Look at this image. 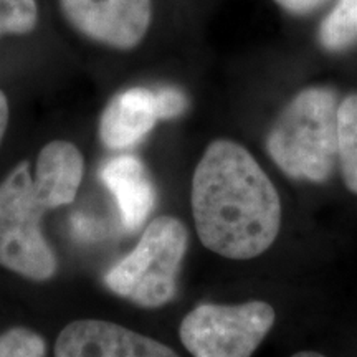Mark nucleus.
<instances>
[{
    "mask_svg": "<svg viewBox=\"0 0 357 357\" xmlns=\"http://www.w3.org/2000/svg\"><path fill=\"white\" fill-rule=\"evenodd\" d=\"M192 212L204 247L230 260H250L273 245L281 202L255 158L229 139L208 144L192 178Z\"/></svg>",
    "mask_w": 357,
    "mask_h": 357,
    "instance_id": "f257e3e1",
    "label": "nucleus"
},
{
    "mask_svg": "<svg viewBox=\"0 0 357 357\" xmlns=\"http://www.w3.org/2000/svg\"><path fill=\"white\" fill-rule=\"evenodd\" d=\"M83 172L78 149L48 142L38 154L35 176L29 162H20L0 182V265L33 281L55 275L56 257L42 234V218L73 202Z\"/></svg>",
    "mask_w": 357,
    "mask_h": 357,
    "instance_id": "f03ea898",
    "label": "nucleus"
},
{
    "mask_svg": "<svg viewBox=\"0 0 357 357\" xmlns=\"http://www.w3.org/2000/svg\"><path fill=\"white\" fill-rule=\"evenodd\" d=\"M337 111L333 89L298 93L268 134V153L276 166L293 178L324 182L337 162Z\"/></svg>",
    "mask_w": 357,
    "mask_h": 357,
    "instance_id": "7ed1b4c3",
    "label": "nucleus"
},
{
    "mask_svg": "<svg viewBox=\"0 0 357 357\" xmlns=\"http://www.w3.org/2000/svg\"><path fill=\"white\" fill-rule=\"evenodd\" d=\"M187 245L189 235L181 220L154 218L132 252L106 273V287L137 306H164L176 294Z\"/></svg>",
    "mask_w": 357,
    "mask_h": 357,
    "instance_id": "20e7f679",
    "label": "nucleus"
},
{
    "mask_svg": "<svg viewBox=\"0 0 357 357\" xmlns=\"http://www.w3.org/2000/svg\"><path fill=\"white\" fill-rule=\"evenodd\" d=\"M275 319V310L265 301L199 305L182 321L178 334L194 357H252Z\"/></svg>",
    "mask_w": 357,
    "mask_h": 357,
    "instance_id": "39448f33",
    "label": "nucleus"
},
{
    "mask_svg": "<svg viewBox=\"0 0 357 357\" xmlns=\"http://www.w3.org/2000/svg\"><path fill=\"white\" fill-rule=\"evenodd\" d=\"M60 8L75 30L118 50L137 47L153 19L151 0H60Z\"/></svg>",
    "mask_w": 357,
    "mask_h": 357,
    "instance_id": "423d86ee",
    "label": "nucleus"
},
{
    "mask_svg": "<svg viewBox=\"0 0 357 357\" xmlns=\"http://www.w3.org/2000/svg\"><path fill=\"white\" fill-rule=\"evenodd\" d=\"M55 357H178L171 347L111 321L78 319L65 326Z\"/></svg>",
    "mask_w": 357,
    "mask_h": 357,
    "instance_id": "0eeeda50",
    "label": "nucleus"
},
{
    "mask_svg": "<svg viewBox=\"0 0 357 357\" xmlns=\"http://www.w3.org/2000/svg\"><path fill=\"white\" fill-rule=\"evenodd\" d=\"M159 119L154 89H126L116 95L102 111L101 142L109 149H126L147 136Z\"/></svg>",
    "mask_w": 357,
    "mask_h": 357,
    "instance_id": "6e6552de",
    "label": "nucleus"
},
{
    "mask_svg": "<svg viewBox=\"0 0 357 357\" xmlns=\"http://www.w3.org/2000/svg\"><path fill=\"white\" fill-rule=\"evenodd\" d=\"M100 177L113 194L124 229H139L155 205V189L144 164L134 155H118L102 164Z\"/></svg>",
    "mask_w": 357,
    "mask_h": 357,
    "instance_id": "1a4fd4ad",
    "label": "nucleus"
},
{
    "mask_svg": "<svg viewBox=\"0 0 357 357\" xmlns=\"http://www.w3.org/2000/svg\"><path fill=\"white\" fill-rule=\"evenodd\" d=\"M337 160L347 189L357 194V95L347 96L337 111Z\"/></svg>",
    "mask_w": 357,
    "mask_h": 357,
    "instance_id": "9d476101",
    "label": "nucleus"
},
{
    "mask_svg": "<svg viewBox=\"0 0 357 357\" xmlns=\"http://www.w3.org/2000/svg\"><path fill=\"white\" fill-rule=\"evenodd\" d=\"M326 50L341 52L357 43V0H339L319 29Z\"/></svg>",
    "mask_w": 357,
    "mask_h": 357,
    "instance_id": "9b49d317",
    "label": "nucleus"
},
{
    "mask_svg": "<svg viewBox=\"0 0 357 357\" xmlns=\"http://www.w3.org/2000/svg\"><path fill=\"white\" fill-rule=\"evenodd\" d=\"M35 0H0V35H25L37 26Z\"/></svg>",
    "mask_w": 357,
    "mask_h": 357,
    "instance_id": "f8f14e48",
    "label": "nucleus"
},
{
    "mask_svg": "<svg viewBox=\"0 0 357 357\" xmlns=\"http://www.w3.org/2000/svg\"><path fill=\"white\" fill-rule=\"evenodd\" d=\"M0 357H47V344L29 328H12L0 334Z\"/></svg>",
    "mask_w": 357,
    "mask_h": 357,
    "instance_id": "ddd939ff",
    "label": "nucleus"
},
{
    "mask_svg": "<svg viewBox=\"0 0 357 357\" xmlns=\"http://www.w3.org/2000/svg\"><path fill=\"white\" fill-rule=\"evenodd\" d=\"M154 91L160 119L177 118L187 109V98L181 89L174 86H162L155 88Z\"/></svg>",
    "mask_w": 357,
    "mask_h": 357,
    "instance_id": "4468645a",
    "label": "nucleus"
},
{
    "mask_svg": "<svg viewBox=\"0 0 357 357\" xmlns=\"http://www.w3.org/2000/svg\"><path fill=\"white\" fill-rule=\"evenodd\" d=\"M275 2L291 13H307L324 3L326 0H275Z\"/></svg>",
    "mask_w": 357,
    "mask_h": 357,
    "instance_id": "2eb2a0df",
    "label": "nucleus"
},
{
    "mask_svg": "<svg viewBox=\"0 0 357 357\" xmlns=\"http://www.w3.org/2000/svg\"><path fill=\"white\" fill-rule=\"evenodd\" d=\"M8 126V101L3 91H0V142H2L3 136H6Z\"/></svg>",
    "mask_w": 357,
    "mask_h": 357,
    "instance_id": "dca6fc26",
    "label": "nucleus"
},
{
    "mask_svg": "<svg viewBox=\"0 0 357 357\" xmlns=\"http://www.w3.org/2000/svg\"><path fill=\"white\" fill-rule=\"evenodd\" d=\"M291 357H326V356L319 354V352L316 351H300L296 352V354H293Z\"/></svg>",
    "mask_w": 357,
    "mask_h": 357,
    "instance_id": "f3484780",
    "label": "nucleus"
}]
</instances>
